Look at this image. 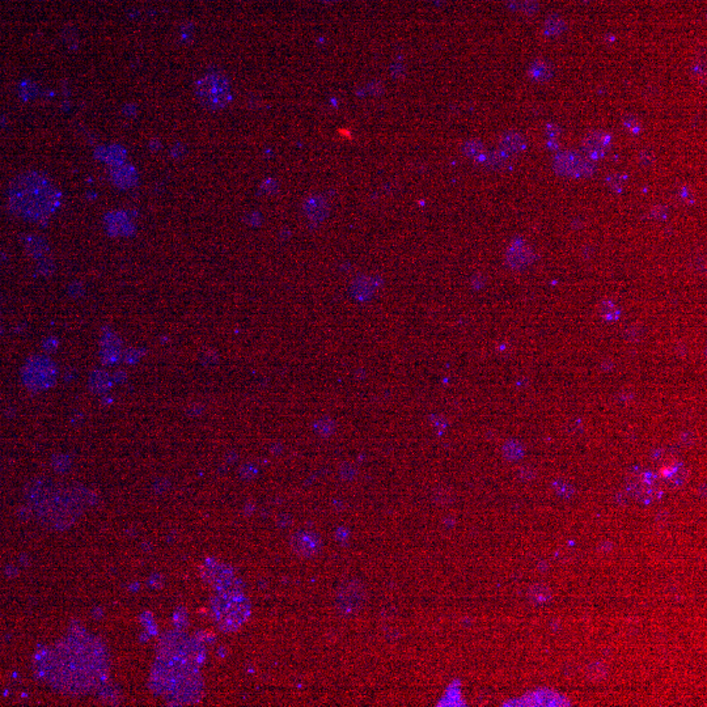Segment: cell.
I'll return each instance as SVG.
<instances>
[{
	"label": "cell",
	"instance_id": "cell-1",
	"mask_svg": "<svg viewBox=\"0 0 707 707\" xmlns=\"http://www.w3.org/2000/svg\"><path fill=\"white\" fill-rule=\"evenodd\" d=\"M38 680L69 694L86 693L108 679V654L98 639L69 634L57 645L40 650L33 660Z\"/></svg>",
	"mask_w": 707,
	"mask_h": 707
},
{
	"label": "cell",
	"instance_id": "cell-2",
	"mask_svg": "<svg viewBox=\"0 0 707 707\" xmlns=\"http://www.w3.org/2000/svg\"><path fill=\"white\" fill-rule=\"evenodd\" d=\"M205 662V647L181 631L162 639L152 668V685L173 705L196 703L202 694L199 669Z\"/></svg>",
	"mask_w": 707,
	"mask_h": 707
},
{
	"label": "cell",
	"instance_id": "cell-3",
	"mask_svg": "<svg viewBox=\"0 0 707 707\" xmlns=\"http://www.w3.org/2000/svg\"><path fill=\"white\" fill-rule=\"evenodd\" d=\"M61 200L60 190L43 173H21L9 185V210L26 222H47L61 206Z\"/></svg>",
	"mask_w": 707,
	"mask_h": 707
},
{
	"label": "cell",
	"instance_id": "cell-4",
	"mask_svg": "<svg viewBox=\"0 0 707 707\" xmlns=\"http://www.w3.org/2000/svg\"><path fill=\"white\" fill-rule=\"evenodd\" d=\"M211 616L223 631L240 629L250 616V603L242 586L216 589L211 599Z\"/></svg>",
	"mask_w": 707,
	"mask_h": 707
},
{
	"label": "cell",
	"instance_id": "cell-5",
	"mask_svg": "<svg viewBox=\"0 0 707 707\" xmlns=\"http://www.w3.org/2000/svg\"><path fill=\"white\" fill-rule=\"evenodd\" d=\"M196 94L200 103L210 109H222L232 98L228 80L219 74H210L199 79L196 84Z\"/></svg>",
	"mask_w": 707,
	"mask_h": 707
},
{
	"label": "cell",
	"instance_id": "cell-6",
	"mask_svg": "<svg viewBox=\"0 0 707 707\" xmlns=\"http://www.w3.org/2000/svg\"><path fill=\"white\" fill-rule=\"evenodd\" d=\"M57 367L50 358L45 355H37L26 363L21 378L26 388L32 390H43L50 388L57 380Z\"/></svg>",
	"mask_w": 707,
	"mask_h": 707
},
{
	"label": "cell",
	"instance_id": "cell-7",
	"mask_svg": "<svg viewBox=\"0 0 707 707\" xmlns=\"http://www.w3.org/2000/svg\"><path fill=\"white\" fill-rule=\"evenodd\" d=\"M200 571L205 582L213 587L214 591L230 587L242 586L240 580L236 578L233 570L222 562L208 560L203 563Z\"/></svg>",
	"mask_w": 707,
	"mask_h": 707
},
{
	"label": "cell",
	"instance_id": "cell-8",
	"mask_svg": "<svg viewBox=\"0 0 707 707\" xmlns=\"http://www.w3.org/2000/svg\"><path fill=\"white\" fill-rule=\"evenodd\" d=\"M366 589L358 582H349L341 587L336 596L338 609L345 614H355L359 612L366 604Z\"/></svg>",
	"mask_w": 707,
	"mask_h": 707
},
{
	"label": "cell",
	"instance_id": "cell-9",
	"mask_svg": "<svg viewBox=\"0 0 707 707\" xmlns=\"http://www.w3.org/2000/svg\"><path fill=\"white\" fill-rule=\"evenodd\" d=\"M554 169L563 176L582 177L591 174L594 171V166L587 159L577 152H563L555 156Z\"/></svg>",
	"mask_w": 707,
	"mask_h": 707
},
{
	"label": "cell",
	"instance_id": "cell-10",
	"mask_svg": "<svg viewBox=\"0 0 707 707\" xmlns=\"http://www.w3.org/2000/svg\"><path fill=\"white\" fill-rule=\"evenodd\" d=\"M291 546L293 552L302 557H313L321 549V538L316 532L300 531L293 535Z\"/></svg>",
	"mask_w": 707,
	"mask_h": 707
},
{
	"label": "cell",
	"instance_id": "cell-11",
	"mask_svg": "<svg viewBox=\"0 0 707 707\" xmlns=\"http://www.w3.org/2000/svg\"><path fill=\"white\" fill-rule=\"evenodd\" d=\"M611 146L609 135L604 132H594L584 142V151L591 159L597 160L605 155V151Z\"/></svg>",
	"mask_w": 707,
	"mask_h": 707
},
{
	"label": "cell",
	"instance_id": "cell-12",
	"mask_svg": "<svg viewBox=\"0 0 707 707\" xmlns=\"http://www.w3.org/2000/svg\"><path fill=\"white\" fill-rule=\"evenodd\" d=\"M526 147L524 138L518 132H507L500 138V149L507 155L512 152H519Z\"/></svg>",
	"mask_w": 707,
	"mask_h": 707
},
{
	"label": "cell",
	"instance_id": "cell-13",
	"mask_svg": "<svg viewBox=\"0 0 707 707\" xmlns=\"http://www.w3.org/2000/svg\"><path fill=\"white\" fill-rule=\"evenodd\" d=\"M529 75L532 78L536 79V80L543 81V80H548V79L552 77V69H550V66L548 63H545L543 61H537L532 64V67L529 69Z\"/></svg>",
	"mask_w": 707,
	"mask_h": 707
},
{
	"label": "cell",
	"instance_id": "cell-14",
	"mask_svg": "<svg viewBox=\"0 0 707 707\" xmlns=\"http://www.w3.org/2000/svg\"><path fill=\"white\" fill-rule=\"evenodd\" d=\"M529 597L535 603H545V601H548L550 599V591H549V588L546 586L537 584V586H533L529 589Z\"/></svg>",
	"mask_w": 707,
	"mask_h": 707
},
{
	"label": "cell",
	"instance_id": "cell-15",
	"mask_svg": "<svg viewBox=\"0 0 707 707\" xmlns=\"http://www.w3.org/2000/svg\"><path fill=\"white\" fill-rule=\"evenodd\" d=\"M563 28H565V26L562 23L561 18H550L546 21L545 33L549 35H560L562 30H563Z\"/></svg>",
	"mask_w": 707,
	"mask_h": 707
},
{
	"label": "cell",
	"instance_id": "cell-16",
	"mask_svg": "<svg viewBox=\"0 0 707 707\" xmlns=\"http://www.w3.org/2000/svg\"><path fill=\"white\" fill-rule=\"evenodd\" d=\"M587 676L589 680H601L606 676V668L600 663L591 664L587 669Z\"/></svg>",
	"mask_w": 707,
	"mask_h": 707
},
{
	"label": "cell",
	"instance_id": "cell-17",
	"mask_svg": "<svg viewBox=\"0 0 707 707\" xmlns=\"http://www.w3.org/2000/svg\"><path fill=\"white\" fill-rule=\"evenodd\" d=\"M464 151L468 156H473V157H478V156L483 155L485 154V148H483L482 145L477 140H473V142H469L466 143L465 147H464Z\"/></svg>",
	"mask_w": 707,
	"mask_h": 707
},
{
	"label": "cell",
	"instance_id": "cell-18",
	"mask_svg": "<svg viewBox=\"0 0 707 707\" xmlns=\"http://www.w3.org/2000/svg\"><path fill=\"white\" fill-rule=\"evenodd\" d=\"M554 489L557 490V492L562 495V497H566L569 498L572 494H574V489L570 486L569 483L563 482V481H557L554 482Z\"/></svg>",
	"mask_w": 707,
	"mask_h": 707
}]
</instances>
